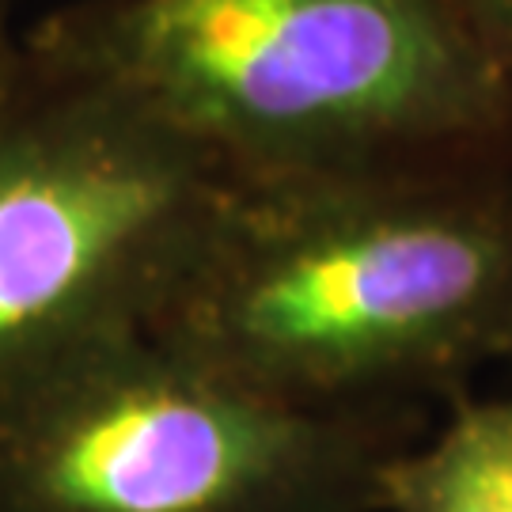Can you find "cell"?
Masks as SVG:
<instances>
[{"label": "cell", "mask_w": 512, "mask_h": 512, "mask_svg": "<svg viewBox=\"0 0 512 512\" xmlns=\"http://www.w3.org/2000/svg\"><path fill=\"white\" fill-rule=\"evenodd\" d=\"M414 425L277 403L110 330L0 380V512H380Z\"/></svg>", "instance_id": "obj_3"}, {"label": "cell", "mask_w": 512, "mask_h": 512, "mask_svg": "<svg viewBox=\"0 0 512 512\" xmlns=\"http://www.w3.org/2000/svg\"><path fill=\"white\" fill-rule=\"evenodd\" d=\"M145 327L277 403L421 421L512 357V167L232 183Z\"/></svg>", "instance_id": "obj_1"}, {"label": "cell", "mask_w": 512, "mask_h": 512, "mask_svg": "<svg viewBox=\"0 0 512 512\" xmlns=\"http://www.w3.org/2000/svg\"><path fill=\"white\" fill-rule=\"evenodd\" d=\"M31 35L236 183L512 167V88L452 0H76Z\"/></svg>", "instance_id": "obj_2"}, {"label": "cell", "mask_w": 512, "mask_h": 512, "mask_svg": "<svg viewBox=\"0 0 512 512\" xmlns=\"http://www.w3.org/2000/svg\"><path fill=\"white\" fill-rule=\"evenodd\" d=\"M12 42H16V38H12L8 31H4V16H0V57H4L8 50H12Z\"/></svg>", "instance_id": "obj_7"}, {"label": "cell", "mask_w": 512, "mask_h": 512, "mask_svg": "<svg viewBox=\"0 0 512 512\" xmlns=\"http://www.w3.org/2000/svg\"><path fill=\"white\" fill-rule=\"evenodd\" d=\"M232 183L126 88L16 38L0 57V380L145 327Z\"/></svg>", "instance_id": "obj_4"}, {"label": "cell", "mask_w": 512, "mask_h": 512, "mask_svg": "<svg viewBox=\"0 0 512 512\" xmlns=\"http://www.w3.org/2000/svg\"><path fill=\"white\" fill-rule=\"evenodd\" d=\"M509 365H512V357H509Z\"/></svg>", "instance_id": "obj_8"}, {"label": "cell", "mask_w": 512, "mask_h": 512, "mask_svg": "<svg viewBox=\"0 0 512 512\" xmlns=\"http://www.w3.org/2000/svg\"><path fill=\"white\" fill-rule=\"evenodd\" d=\"M452 4L512 88V0H452Z\"/></svg>", "instance_id": "obj_6"}, {"label": "cell", "mask_w": 512, "mask_h": 512, "mask_svg": "<svg viewBox=\"0 0 512 512\" xmlns=\"http://www.w3.org/2000/svg\"><path fill=\"white\" fill-rule=\"evenodd\" d=\"M380 512H512V391L459 395L380 467Z\"/></svg>", "instance_id": "obj_5"}]
</instances>
